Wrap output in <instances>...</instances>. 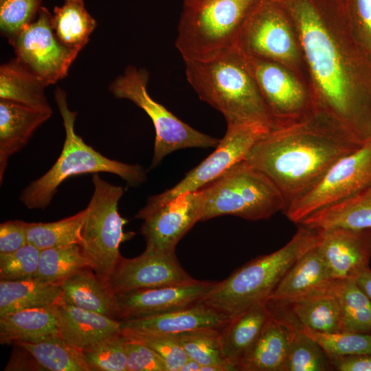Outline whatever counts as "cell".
<instances>
[{
    "instance_id": "obj_1",
    "label": "cell",
    "mask_w": 371,
    "mask_h": 371,
    "mask_svg": "<svg viewBox=\"0 0 371 371\" xmlns=\"http://www.w3.org/2000/svg\"><path fill=\"white\" fill-rule=\"evenodd\" d=\"M298 38L316 109L360 142L371 141V59L346 0H278Z\"/></svg>"
},
{
    "instance_id": "obj_2",
    "label": "cell",
    "mask_w": 371,
    "mask_h": 371,
    "mask_svg": "<svg viewBox=\"0 0 371 371\" xmlns=\"http://www.w3.org/2000/svg\"><path fill=\"white\" fill-rule=\"evenodd\" d=\"M363 145L334 117L316 109L297 122L268 132L245 161L267 176L289 204L336 161Z\"/></svg>"
},
{
    "instance_id": "obj_3",
    "label": "cell",
    "mask_w": 371,
    "mask_h": 371,
    "mask_svg": "<svg viewBox=\"0 0 371 371\" xmlns=\"http://www.w3.org/2000/svg\"><path fill=\"white\" fill-rule=\"evenodd\" d=\"M188 82L199 98L218 111L227 126L276 128L245 56L234 47L206 60H184Z\"/></svg>"
},
{
    "instance_id": "obj_4",
    "label": "cell",
    "mask_w": 371,
    "mask_h": 371,
    "mask_svg": "<svg viewBox=\"0 0 371 371\" xmlns=\"http://www.w3.org/2000/svg\"><path fill=\"white\" fill-rule=\"evenodd\" d=\"M319 242L317 230L300 225L282 248L251 260L226 279L216 282L203 302L232 318L267 301L293 264Z\"/></svg>"
},
{
    "instance_id": "obj_5",
    "label": "cell",
    "mask_w": 371,
    "mask_h": 371,
    "mask_svg": "<svg viewBox=\"0 0 371 371\" xmlns=\"http://www.w3.org/2000/svg\"><path fill=\"white\" fill-rule=\"evenodd\" d=\"M54 98L63 119L65 139L60 155L52 167L21 192L19 199L27 208L45 209L60 183L71 176L109 172L120 177L133 187L145 181L146 173L140 165L111 159L87 145L75 131L77 113L69 109L65 92L58 87Z\"/></svg>"
},
{
    "instance_id": "obj_6",
    "label": "cell",
    "mask_w": 371,
    "mask_h": 371,
    "mask_svg": "<svg viewBox=\"0 0 371 371\" xmlns=\"http://www.w3.org/2000/svg\"><path fill=\"white\" fill-rule=\"evenodd\" d=\"M260 0H197L183 5L175 45L183 60H206L236 47Z\"/></svg>"
},
{
    "instance_id": "obj_7",
    "label": "cell",
    "mask_w": 371,
    "mask_h": 371,
    "mask_svg": "<svg viewBox=\"0 0 371 371\" xmlns=\"http://www.w3.org/2000/svg\"><path fill=\"white\" fill-rule=\"evenodd\" d=\"M200 190L201 221L223 215L250 221L267 219L288 205L274 183L245 160Z\"/></svg>"
},
{
    "instance_id": "obj_8",
    "label": "cell",
    "mask_w": 371,
    "mask_h": 371,
    "mask_svg": "<svg viewBox=\"0 0 371 371\" xmlns=\"http://www.w3.org/2000/svg\"><path fill=\"white\" fill-rule=\"evenodd\" d=\"M91 180L94 190L86 207L80 245L91 268L108 281L122 257L120 244L134 234L124 232L127 220L118 211L124 188L106 182L98 173L93 174Z\"/></svg>"
},
{
    "instance_id": "obj_9",
    "label": "cell",
    "mask_w": 371,
    "mask_h": 371,
    "mask_svg": "<svg viewBox=\"0 0 371 371\" xmlns=\"http://www.w3.org/2000/svg\"><path fill=\"white\" fill-rule=\"evenodd\" d=\"M236 47L246 56L282 65L311 89L308 71L295 27L278 0L259 1L241 29Z\"/></svg>"
},
{
    "instance_id": "obj_10",
    "label": "cell",
    "mask_w": 371,
    "mask_h": 371,
    "mask_svg": "<svg viewBox=\"0 0 371 371\" xmlns=\"http://www.w3.org/2000/svg\"><path fill=\"white\" fill-rule=\"evenodd\" d=\"M148 78L146 69L130 65L111 82L109 89L115 98L133 102L151 119L155 140L150 168L179 149L216 147L220 139L193 128L152 98L147 90Z\"/></svg>"
},
{
    "instance_id": "obj_11",
    "label": "cell",
    "mask_w": 371,
    "mask_h": 371,
    "mask_svg": "<svg viewBox=\"0 0 371 371\" xmlns=\"http://www.w3.org/2000/svg\"><path fill=\"white\" fill-rule=\"evenodd\" d=\"M270 131L259 124L227 126L224 137L212 154L190 170L177 184L148 197L146 205L135 217L144 219L177 196L196 191L212 182L232 166L245 160L254 144Z\"/></svg>"
},
{
    "instance_id": "obj_12",
    "label": "cell",
    "mask_w": 371,
    "mask_h": 371,
    "mask_svg": "<svg viewBox=\"0 0 371 371\" xmlns=\"http://www.w3.org/2000/svg\"><path fill=\"white\" fill-rule=\"evenodd\" d=\"M371 185V141L336 161L306 192L284 210L300 224L313 212L344 200Z\"/></svg>"
},
{
    "instance_id": "obj_13",
    "label": "cell",
    "mask_w": 371,
    "mask_h": 371,
    "mask_svg": "<svg viewBox=\"0 0 371 371\" xmlns=\"http://www.w3.org/2000/svg\"><path fill=\"white\" fill-rule=\"evenodd\" d=\"M16 58L47 87L64 78L80 50L62 43L52 25V14L41 6L36 19L8 39Z\"/></svg>"
},
{
    "instance_id": "obj_14",
    "label": "cell",
    "mask_w": 371,
    "mask_h": 371,
    "mask_svg": "<svg viewBox=\"0 0 371 371\" xmlns=\"http://www.w3.org/2000/svg\"><path fill=\"white\" fill-rule=\"evenodd\" d=\"M245 56L275 128L297 122L316 110L311 89L293 71L276 62Z\"/></svg>"
},
{
    "instance_id": "obj_15",
    "label": "cell",
    "mask_w": 371,
    "mask_h": 371,
    "mask_svg": "<svg viewBox=\"0 0 371 371\" xmlns=\"http://www.w3.org/2000/svg\"><path fill=\"white\" fill-rule=\"evenodd\" d=\"M192 278L180 265L175 251L146 248L133 258L122 257L108 282L115 294L188 283Z\"/></svg>"
},
{
    "instance_id": "obj_16",
    "label": "cell",
    "mask_w": 371,
    "mask_h": 371,
    "mask_svg": "<svg viewBox=\"0 0 371 371\" xmlns=\"http://www.w3.org/2000/svg\"><path fill=\"white\" fill-rule=\"evenodd\" d=\"M201 210L202 193L198 190L180 194L147 215L141 227L146 248L175 251L179 241L201 221Z\"/></svg>"
},
{
    "instance_id": "obj_17",
    "label": "cell",
    "mask_w": 371,
    "mask_h": 371,
    "mask_svg": "<svg viewBox=\"0 0 371 371\" xmlns=\"http://www.w3.org/2000/svg\"><path fill=\"white\" fill-rule=\"evenodd\" d=\"M216 282H192L116 294L119 321L136 319L179 310L203 301Z\"/></svg>"
},
{
    "instance_id": "obj_18",
    "label": "cell",
    "mask_w": 371,
    "mask_h": 371,
    "mask_svg": "<svg viewBox=\"0 0 371 371\" xmlns=\"http://www.w3.org/2000/svg\"><path fill=\"white\" fill-rule=\"evenodd\" d=\"M317 231L318 247L333 279L352 278L361 269L369 266L371 227H333Z\"/></svg>"
},
{
    "instance_id": "obj_19",
    "label": "cell",
    "mask_w": 371,
    "mask_h": 371,
    "mask_svg": "<svg viewBox=\"0 0 371 371\" xmlns=\"http://www.w3.org/2000/svg\"><path fill=\"white\" fill-rule=\"evenodd\" d=\"M269 310V318L254 345L238 362L237 370L282 371L296 326L289 317Z\"/></svg>"
},
{
    "instance_id": "obj_20",
    "label": "cell",
    "mask_w": 371,
    "mask_h": 371,
    "mask_svg": "<svg viewBox=\"0 0 371 371\" xmlns=\"http://www.w3.org/2000/svg\"><path fill=\"white\" fill-rule=\"evenodd\" d=\"M230 319L201 301L179 310L120 323V330L175 335L201 328L221 330Z\"/></svg>"
},
{
    "instance_id": "obj_21",
    "label": "cell",
    "mask_w": 371,
    "mask_h": 371,
    "mask_svg": "<svg viewBox=\"0 0 371 371\" xmlns=\"http://www.w3.org/2000/svg\"><path fill=\"white\" fill-rule=\"evenodd\" d=\"M333 280L317 244L293 264L267 302L284 305L325 288Z\"/></svg>"
},
{
    "instance_id": "obj_22",
    "label": "cell",
    "mask_w": 371,
    "mask_h": 371,
    "mask_svg": "<svg viewBox=\"0 0 371 371\" xmlns=\"http://www.w3.org/2000/svg\"><path fill=\"white\" fill-rule=\"evenodd\" d=\"M52 115V111L0 100L1 183L9 158L27 144L35 131Z\"/></svg>"
},
{
    "instance_id": "obj_23",
    "label": "cell",
    "mask_w": 371,
    "mask_h": 371,
    "mask_svg": "<svg viewBox=\"0 0 371 371\" xmlns=\"http://www.w3.org/2000/svg\"><path fill=\"white\" fill-rule=\"evenodd\" d=\"M54 308L59 335L81 351L120 333L119 320L61 301L54 305Z\"/></svg>"
},
{
    "instance_id": "obj_24",
    "label": "cell",
    "mask_w": 371,
    "mask_h": 371,
    "mask_svg": "<svg viewBox=\"0 0 371 371\" xmlns=\"http://www.w3.org/2000/svg\"><path fill=\"white\" fill-rule=\"evenodd\" d=\"M65 303L119 320L117 295L108 281L90 268L81 269L61 284Z\"/></svg>"
},
{
    "instance_id": "obj_25",
    "label": "cell",
    "mask_w": 371,
    "mask_h": 371,
    "mask_svg": "<svg viewBox=\"0 0 371 371\" xmlns=\"http://www.w3.org/2000/svg\"><path fill=\"white\" fill-rule=\"evenodd\" d=\"M59 335L54 305L23 309L0 316V343L37 342Z\"/></svg>"
},
{
    "instance_id": "obj_26",
    "label": "cell",
    "mask_w": 371,
    "mask_h": 371,
    "mask_svg": "<svg viewBox=\"0 0 371 371\" xmlns=\"http://www.w3.org/2000/svg\"><path fill=\"white\" fill-rule=\"evenodd\" d=\"M270 315L267 301L260 302L232 317L221 330L223 356L236 370L238 362L254 345Z\"/></svg>"
},
{
    "instance_id": "obj_27",
    "label": "cell",
    "mask_w": 371,
    "mask_h": 371,
    "mask_svg": "<svg viewBox=\"0 0 371 371\" xmlns=\"http://www.w3.org/2000/svg\"><path fill=\"white\" fill-rule=\"evenodd\" d=\"M331 282L325 288L304 297L274 306L287 308L291 319L300 326L322 333L341 332V311L332 291Z\"/></svg>"
},
{
    "instance_id": "obj_28",
    "label": "cell",
    "mask_w": 371,
    "mask_h": 371,
    "mask_svg": "<svg viewBox=\"0 0 371 371\" xmlns=\"http://www.w3.org/2000/svg\"><path fill=\"white\" fill-rule=\"evenodd\" d=\"M299 225L317 230L371 227V185L344 200L313 212Z\"/></svg>"
},
{
    "instance_id": "obj_29",
    "label": "cell",
    "mask_w": 371,
    "mask_h": 371,
    "mask_svg": "<svg viewBox=\"0 0 371 371\" xmlns=\"http://www.w3.org/2000/svg\"><path fill=\"white\" fill-rule=\"evenodd\" d=\"M46 87L16 58L0 67V100L52 111L45 94Z\"/></svg>"
},
{
    "instance_id": "obj_30",
    "label": "cell",
    "mask_w": 371,
    "mask_h": 371,
    "mask_svg": "<svg viewBox=\"0 0 371 371\" xmlns=\"http://www.w3.org/2000/svg\"><path fill=\"white\" fill-rule=\"evenodd\" d=\"M60 285L37 278L0 280V316L18 311L50 306L60 302Z\"/></svg>"
},
{
    "instance_id": "obj_31",
    "label": "cell",
    "mask_w": 371,
    "mask_h": 371,
    "mask_svg": "<svg viewBox=\"0 0 371 371\" xmlns=\"http://www.w3.org/2000/svg\"><path fill=\"white\" fill-rule=\"evenodd\" d=\"M331 289L340 308L342 331L371 335V301L355 280L334 279Z\"/></svg>"
},
{
    "instance_id": "obj_32",
    "label": "cell",
    "mask_w": 371,
    "mask_h": 371,
    "mask_svg": "<svg viewBox=\"0 0 371 371\" xmlns=\"http://www.w3.org/2000/svg\"><path fill=\"white\" fill-rule=\"evenodd\" d=\"M180 342L188 359L201 365L200 371L236 370L224 357L221 330L201 328L174 335Z\"/></svg>"
},
{
    "instance_id": "obj_33",
    "label": "cell",
    "mask_w": 371,
    "mask_h": 371,
    "mask_svg": "<svg viewBox=\"0 0 371 371\" xmlns=\"http://www.w3.org/2000/svg\"><path fill=\"white\" fill-rule=\"evenodd\" d=\"M52 25L62 43L80 51L88 43L97 22L85 8L84 2L65 1L63 5L54 8Z\"/></svg>"
},
{
    "instance_id": "obj_34",
    "label": "cell",
    "mask_w": 371,
    "mask_h": 371,
    "mask_svg": "<svg viewBox=\"0 0 371 371\" xmlns=\"http://www.w3.org/2000/svg\"><path fill=\"white\" fill-rule=\"evenodd\" d=\"M27 350L47 371H90L82 352L67 342L59 335L37 342L16 344Z\"/></svg>"
},
{
    "instance_id": "obj_35",
    "label": "cell",
    "mask_w": 371,
    "mask_h": 371,
    "mask_svg": "<svg viewBox=\"0 0 371 371\" xmlns=\"http://www.w3.org/2000/svg\"><path fill=\"white\" fill-rule=\"evenodd\" d=\"M90 267L79 244L41 250L35 278L60 285L77 271Z\"/></svg>"
},
{
    "instance_id": "obj_36",
    "label": "cell",
    "mask_w": 371,
    "mask_h": 371,
    "mask_svg": "<svg viewBox=\"0 0 371 371\" xmlns=\"http://www.w3.org/2000/svg\"><path fill=\"white\" fill-rule=\"evenodd\" d=\"M86 208L71 216L50 223H26L27 243L40 250L80 244Z\"/></svg>"
},
{
    "instance_id": "obj_37",
    "label": "cell",
    "mask_w": 371,
    "mask_h": 371,
    "mask_svg": "<svg viewBox=\"0 0 371 371\" xmlns=\"http://www.w3.org/2000/svg\"><path fill=\"white\" fill-rule=\"evenodd\" d=\"M330 368L328 355L315 340L296 326L282 371H326Z\"/></svg>"
},
{
    "instance_id": "obj_38",
    "label": "cell",
    "mask_w": 371,
    "mask_h": 371,
    "mask_svg": "<svg viewBox=\"0 0 371 371\" xmlns=\"http://www.w3.org/2000/svg\"><path fill=\"white\" fill-rule=\"evenodd\" d=\"M295 324L302 332L315 340L329 358L349 355H371L370 334L348 331L322 333Z\"/></svg>"
},
{
    "instance_id": "obj_39",
    "label": "cell",
    "mask_w": 371,
    "mask_h": 371,
    "mask_svg": "<svg viewBox=\"0 0 371 371\" xmlns=\"http://www.w3.org/2000/svg\"><path fill=\"white\" fill-rule=\"evenodd\" d=\"M126 338L121 333L109 336L82 350L90 371H126Z\"/></svg>"
},
{
    "instance_id": "obj_40",
    "label": "cell",
    "mask_w": 371,
    "mask_h": 371,
    "mask_svg": "<svg viewBox=\"0 0 371 371\" xmlns=\"http://www.w3.org/2000/svg\"><path fill=\"white\" fill-rule=\"evenodd\" d=\"M42 0H0V30L10 39L34 21Z\"/></svg>"
},
{
    "instance_id": "obj_41",
    "label": "cell",
    "mask_w": 371,
    "mask_h": 371,
    "mask_svg": "<svg viewBox=\"0 0 371 371\" xmlns=\"http://www.w3.org/2000/svg\"><path fill=\"white\" fill-rule=\"evenodd\" d=\"M127 339L144 344L154 350L165 362L168 371H180L188 359L180 342L174 335L144 334L120 330Z\"/></svg>"
},
{
    "instance_id": "obj_42",
    "label": "cell",
    "mask_w": 371,
    "mask_h": 371,
    "mask_svg": "<svg viewBox=\"0 0 371 371\" xmlns=\"http://www.w3.org/2000/svg\"><path fill=\"white\" fill-rule=\"evenodd\" d=\"M41 250L27 243L9 254H0V280L15 281L34 278Z\"/></svg>"
},
{
    "instance_id": "obj_43",
    "label": "cell",
    "mask_w": 371,
    "mask_h": 371,
    "mask_svg": "<svg viewBox=\"0 0 371 371\" xmlns=\"http://www.w3.org/2000/svg\"><path fill=\"white\" fill-rule=\"evenodd\" d=\"M125 352L126 371H168L164 360L142 343L126 338Z\"/></svg>"
},
{
    "instance_id": "obj_44",
    "label": "cell",
    "mask_w": 371,
    "mask_h": 371,
    "mask_svg": "<svg viewBox=\"0 0 371 371\" xmlns=\"http://www.w3.org/2000/svg\"><path fill=\"white\" fill-rule=\"evenodd\" d=\"M352 27L371 59V0H346Z\"/></svg>"
},
{
    "instance_id": "obj_45",
    "label": "cell",
    "mask_w": 371,
    "mask_h": 371,
    "mask_svg": "<svg viewBox=\"0 0 371 371\" xmlns=\"http://www.w3.org/2000/svg\"><path fill=\"white\" fill-rule=\"evenodd\" d=\"M27 243L26 222L8 221L0 225V254L12 253Z\"/></svg>"
},
{
    "instance_id": "obj_46",
    "label": "cell",
    "mask_w": 371,
    "mask_h": 371,
    "mask_svg": "<svg viewBox=\"0 0 371 371\" xmlns=\"http://www.w3.org/2000/svg\"><path fill=\"white\" fill-rule=\"evenodd\" d=\"M332 368L339 371H371V355H349L330 358Z\"/></svg>"
},
{
    "instance_id": "obj_47",
    "label": "cell",
    "mask_w": 371,
    "mask_h": 371,
    "mask_svg": "<svg viewBox=\"0 0 371 371\" xmlns=\"http://www.w3.org/2000/svg\"><path fill=\"white\" fill-rule=\"evenodd\" d=\"M14 346V350L4 370H44L27 350L17 344Z\"/></svg>"
},
{
    "instance_id": "obj_48",
    "label": "cell",
    "mask_w": 371,
    "mask_h": 371,
    "mask_svg": "<svg viewBox=\"0 0 371 371\" xmlns=\"http://www.w3.org/2000/svg\"><path fill=\"white\" fill-rule=\"evenodd\" d=\"M352 278L371 301V269L370 267L367 266L361 269Z\"/></svg>"
},
{
    "instance_id": "obj_49",
    "label": "cell",
    "mask_w": 371,
    "mask_h": 371,
    "mask_svg": "<svg viewBox=\"0 0 371 371\" xmlns=\"http://www.w3.org/2000/svg\"><path fill=\"white\" fill-rule=\"evenodd\" d=\"M201 365L194 360L188 359L182 366L180 371H200Z\"/></svg>"
},
{
    "instance_id": "obj_50",
    "label": "cell",
    "mask_w": 371,
    "mask_h": 371,
    "mask_svg": "<svg viewBox=\"0 0 371 371\" xmlns=\"http://www.w3.org/2000/svg\"><path fill=\"white\" fill-rule=\"evenodd\" d=\"M197 0H183V5H186V4H190L194 1H196Z\"/></svg>"
},
{
    "instance_id": "obj_51",
    "label": "cell",
    "mask_w": 371,
    "mask_h": 371,
    "mask_svg": "<svg viewBox=\"0 0 371 371\" xmlns=\"http://www.w3.org/2000/svg\"><path fill=\"white\" fill-rule=\"evenodd\" d=\"M65 1H76V2H83V0H65Z\"/></svg>"
}]
</instances>
